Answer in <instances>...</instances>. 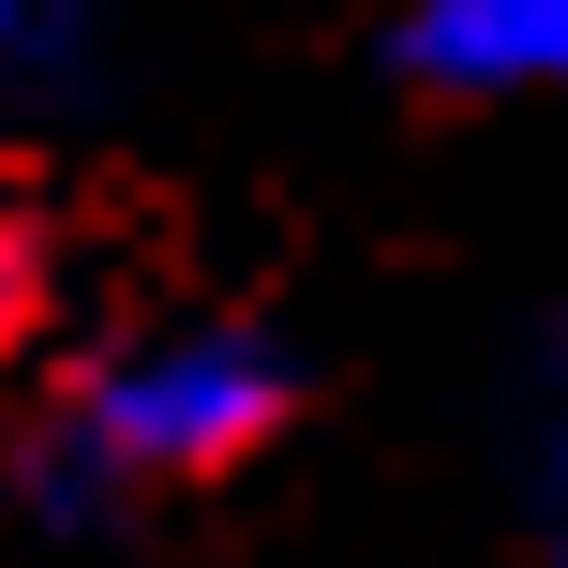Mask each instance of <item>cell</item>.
Wrapping results in <instances>:
<instances>
[{
	"mask_svg": "<svg viewBox=\"0 0 568 568\" xmlns=\"http://www.w3.org/2000/svg\"><path fill=\"white\" fill-rule=\"evenodd\" d=\"M284 419V344L270 329H150L75 374L60 479H225Z\"/></svg>",
	"mask_w": 568,
	"mask_h": 568,
	"instance_id": "6da1fadb",
	"label": "cell"
},
{
	"mask_svg": "<svg viewBox=\"0 0 568 568\" xmlns=\"http://www.w3.org/2000/svg\"><path fill=\"white\" fill-rule=\"evenodd\" d=\"M404 75L509 105V90H568V0H419L404 16Z\"/></svg>",
	"mask_w": 568,
	"mask_h": 568,
	"instance_id": "7a4b0ae2",
	"label": "cell"
},
{
	"mask_svg": "<svg viewBox=\"0 0 568 568\" xmlns=\"http://www.w3.org/2000/svg\"><path fill=\"white\" fill-rule=\"evenodd\" d=\"M105 0H0V90H75Z\"/></svg>",
	"mask_w": 568,
	"mask_h": 568,
	"instance_id": "3957f363",
	"label": "cell"
},
{
	"mask_svg": "<svg viewBox=\"0 0 568 568\" xmlns=\"http://www.w3.org/2000/svg\"><path fill=\"white\" fill-rule=\"evenodd\" d=\"M539 389H554V434H568V329H554V359H539Z\"/></svg>",
	"mask_w": 568,
	"mask_h": 568,
	"instance_id": "277c9868",
	"label": "cell"
},
{
	"mask_svg": "<svg viewBox=\"0 0 568 568\" xmlns=\"http://www.w3.org/2000/svg\"><path fill=\"white\" fill-rule=\"evenodd\" d=\"M554 554H568V434H554Z\"/></svg>",
	"mask_w": 568,
	"mask_h": 568,
	"instance_id": "5b68a950",
	"label": "cell"
},
{
	"mask_svg": "<svg viewBox=\"0 0 568 568\" xmlns=\"http://www.w3.org/2000/svg\"><path fill=\"white\" fill-rule=\"evenodd\" d=\"M0 300H16V210H0Z\"/></svg>",
	"mask_w": 568,
	"mask_h": 568,
	"instance_id": "8992f818",
	"label": "cell"
}]
</instances>
